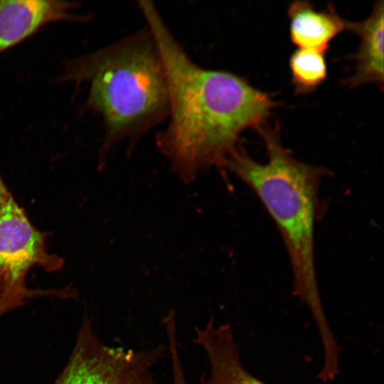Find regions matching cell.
I'll use <instances>...</instances> for the list:
<instances>
[{
    "label": "cell",
    "mask_w": 384,
    "mask_h": 384,
    "mask_svg": "<svg viewBox=\"0 0 384 384\" xmlns=\"http://www.w3.org/2000/svg\"><path fill=\"white\" fill-rule=\"evenodd\" d=\"M137 5L156 43L168 83L167 124L156 134V145L171 171L190 183L201 171L224 168L242 132L266 124L281 104L240 75L199 65L154 2L139 0Z\"/></svg>",
    "instance_id": "cell-1"
},
{
    "label": "cell",
    "mask_w": 384,
    "mask_h": 384,
    "mask_svg": "<svg viewBox=\"0 0 384 384\" xmlns=\"http://www.w3.org/2000/svg\"><path fill=\"white\" fill-rule=\"evenodd\" d=\"M256 131L266 146V161L254 159L240 144L224 168L252 190L276 224L292 269L293 294L309 309L321 343L329 344L334 336L320 297L315 260L319 189L329 171L296 159L282 144L277 125L266 123Z\"/></svg>",
    "instance_id": "cell-2"
},
{
    "label": "cell",
    "mask_w": 384,
    "mask_h": 384,
    "mask_svg": "<svg viewBox=\"0 0 384 384\" xmlns=\"http://www.w3.org/2000/svg\"><path fill=\"white\" fill-rule=\"evenodd\" d=\"M56 82L85 83L84 108L101 119V163L121 142L132 149L166 121L169 90L162 58L146 26L110 44L68 60Z\"/></svg>",
    "instance_id": "cell-3"
},
{
    "label": "cell",
    "mask_w": 384,
    "mask_h": 384,
    "mask_svg": "<svg viewBox=\"0 0 384 384\" xmlns=\"http://www.w3.org/2000/svg\"><path fill=\"white\" fill-rule=\"evenodd\" d=\"M45 235L31 223L14 198L0 172V299L8 308L19 304L30 291L26 276L32 267L59 270L62 258L50 254Z\"/></svg>",
    "instance_id": "cell-4"
},
{
    "label": "cell",
    "mask_w": 384,
    "mask_h": 384,
    "mask_svg": "<svg viewBox=\"0 0 384 384\" xmlns=\"http://www.w3.org/2000/svg\"><path fill=\"white\" fill-rule=\"evenodd\" d=\"M165 350L164 346L136 351L107 346L85 319L56 384H153L152 370Z\"/></svg>",
    "instance_id": "cell-5"
},
{
    "label": "cell",
    "mask_w": 384,
    "mask_h": 384,
    "mask_svg": "<svg viewBox=\"0 0 384 384\" xmlns=\"http://www.w3.org/2000/svg\"><path fill=\"white\" fill-rule=\"evenodd\" d=\"M80 6L73 1L0 0V54L49 23L89 22L92 15L72 12Z\"/></svg>",
    "instance_id": "cell-6"
},
{
    "label": "cell",
    "mask_w": 384,
    "mask_h": 384,
    "mask_svg": "<svg viewBox=\"0 0 384 384\" xmlns=\"http://www.w3.org/2000/svg\"><path fill=\"white\" fill-rule=\"evenodd\" d=\"M194 342L209 361L210 375L206 384H267L245 368L230 325H216L211 318L202 328L195 329Z\"/></svg>",
    "instance_id": "cell-7"
},
{
    "label": "cell",
    "mask_w": 384,
    "mask_h": 384,
    "mask_svg": "<svg viewBox=\"0 0 384 384\" xmlns=\"http://www.w3.org/2000/svg\"><path fill=\"white\" fill-rule=\"evenodd\" d=\"M384 4L377 1L370 14L358 22L348 21V31L356 33L360 40L356 53L354 73L343 80V85L355 88L369 83L383 88V18Z\"/></svg>",
    "instance_id": "cell-8"
},
{
    "label": "cell",
    "mask_w": 384,
    "mask_h": 384,
    "mask_svg": "<svg viewBox=\"0 0 384 384\" xmlns=\"http://www.w3.org/2000/svg\"><path fill=\"white\" fill-rule=\"evenodd\" d=\"M289 37L299 48L325 53L330 42L340 33L348 31V21L337 13L332 4L317 10L309 1H292L287 9Z\"/></svg>",
    "instance_id": "cell-9"
},
{
    "label": "cell",
    "mask_w": 384,
    "mask_h": 384,
    "mask_svg": "<svg viewBox=\"0 0 384 384\" xmlns=\"http://www.w3.org/2000/svg\"><path fill=\"white\" fill-rule=\"evenodd\" d=\"M292 83L297 94L315 91L327 78L324 53L311 49L297 48L289 60Z\"/></svg>",
    "instance_id": "cell-10"
},
{
    "label": "cell",
    "mask_w": 384,
    "mask_h": 384,
    "mask_svg": "<svg viewBox=\"0 0 384 384\" xmlns=\"http://www.w3.org/2000/svg\"><path fill=\"white\" fill-rule=\"evenodd\" d=\"M166 333L171 362L172 384H187L178 348L176 329L175 326H170L166 329ZM199 384H206L204 375L201 376Z\"/></svg>",
    "instance_id": "cell-11"
},
{
    "label": "cell",
    "mask_w": 384,
    "mask_h": 384,
    "mask_svg": "<svg viewBox=\"0 0 384 384\" xmlns=\"http://www.w3.org/2000/svg\"><path fill=\"white\" fill-rule=\"evenodd\" d=\"M2 311H4V309H3V308H2V307L1 306V305H0V312H1Z\"/></svg>",
    "instance_id": "cell-12"
}]
</instances>
